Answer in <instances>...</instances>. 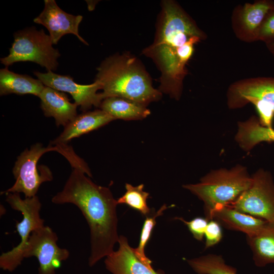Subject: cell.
<instances>
[{"instance_id":"cell-1","label":"cell","mask_w":274,"mask_h":274,"mask_svg":"<svg viewBox=\"0 0 274 274\" xmlns=\"http://www.w3.org/2000/svg\"><path fill=\"white\" fill-rule=\"evenodd\" d=\"M51 201L55 204L75 205L86 220L90 230V267L114 251L119 237L118 203L109 188L95 184L83 170L73 168L62 190Z\"/></svg>"},{"instance_id":"cell-2","label":"cell","mask_w":274,"mask_h":274,"mask_svg":"<svg viewBox=\"0 0 274 274\" xmlns=\"http://www.w3.org/2000/svg\"><path fill=\"white\" fill-rule=\"evenodd\" d=\"M194 36L202 40L207 38L177 2L162 1L154 41L143 53L154 61L161 73L159 90L176 100L181 97L183 80L188 73L181 67L178 53Z\"/></svg>"},{"instance_id":"cell-3","label":"cell","mask_w":274,"mask_h":274,"mask_svg":"<svg viewBox=\"0 0 274 274\" xmlns=\"http://www.w3.org/2000/svg\"><path fill=\"white\" fill-rule=\"evenodd\" d=\"M96 70L94 81L102 90L100 93L102 100L119 97L147 106L161 97L162 92L153 87L149 74L132 55L124 53L110 56Z\"/></svg>"},{"instance_id":"cell-4","label":"cell","mask_w":274,"mask_h":274,"mask_svg":"<svg viewBox=\"0 0 274 274\" xmlns=\"http://www.w3.org/2000/svg\"><path fill=\"white\" fill-rule=\"evenodd\" d=\"M252 182V176L247 168L238 164L229 169L212 170L198 183L184 185L183 187L203 201L207 217L212 211L235 201Z\"/></svg>"},{"instance_id":"cell-5","label":"cell","mask_w":274,"mask_h":274,"mask_svg":"<svg viewBox=\"0 0 274 274\" xmlns=\"http://www.w3.org/2000/svg\"><path fill=\"white\" fill-rule=\"evenodd\" d=\"M226 99L230 109H240L252 104L258 112L261 125L273 128L274 77H258L237 80L228 87Z\"/></svg>"},{"instance_id":"cell-6","label":"cell","mask_w":274,"mask_h":274,"mask_svg":"<svg viewBox=\"0 0 274 274\" xmlns=\"http://www.w3.org/2000/svg\"><path fill=\"white\" fill-rule=\"evenodd\" d=\"M14 37L9 54L1 59L6 67L17 62L31 61L45 67L48 72L56 70L60 54L52 47L50 36L44 30L28 27L16 32Z\"/></svg>"},{"instance_id":"cell-7","label":"cell","mask_w":274,"mask_h":274,"mask_svg":"<svg viewBox=\"0 0 274 274\" xmlns=\"http://www.w3.org/2000/svg\"><path fill=\"white\" fill-rule=\"evenodd\" d=\"M5 194L8 203L13 210L20 212L23 216L22 220L16 224L17 231L21 238L20 242L12 250L3 253L0 256L1 268L12 272L24 259V251L31 233L44 226V220L40 216L42 204L37 195L22 199L18 193Z\"/></svg>"},{"instance_id":"cell-8","label":"cell","mask_w":274,"mask_h":274,"mask_svg":"<svg viewBox=\"0 0 274 274\" xmlns=\"http://www.w3.org/2000/svg\"><path fill=\"white\" fill-rule=\"evenodd\" d=\"M45 147L40 143L26 148L17 157L13 168L15 179L14 184L2 192L22 193L25 198L36 196L41 184L53 180V175L49 167L45 165L38 166L41 157L51 151H57V147L49 144Z\"/></svg>"},{"instance_id":"cell-9","label":"cell","mask_w":274,"mask_h":274,"mask_svg":"<svg viewBox=\"0 0 274 274\" xmlns=\"http://www.w3.org/2000/svg\"><path fill=\"white\" fill-rule=\"evenodd\" d=\"M252 177L251 186L228 207L270 222H274V182L272 175L260 168Z\"/></svg>"},{"instance_id":"cell-10","label":"cell","mask_w":274,"mask_h":274,"mask_svg":"<svg viewBox=\"0 0 274 274\" xmlns=\"http://www.w3.org/2000/svg\"><path fill=\"white\" fill-rule=\"evenodd\" d=\"M58 239L57 234L48 226L44 225L31 233L23 256L37 258L38 274H56L61 262L69 257V251L57 245Z\"/></svg>"},{"instance_id":"cell-11","label":"cell","mask_w":274,"mask_h":274,"mask_svg":"<svg viewBox=\"0 0 274 274\" xmlns=\"http://www.w3.org/2000/svg\"><path fill=\"white\" fill-rule=\"evenodd\" d=\"M273 7L272 0H257L235 6L231 16V27L235 37L246 43L257 41L260 28Z\"/></svg>"},{"instance_id":"cell-12","label":"cell","mask_w":274,"mask_h":274,"mask_svg":"<svg viewBox=\"0 0 274 274\" xmlns=\"http://www.w3.org/2000/svg\"><path fill=\"white\" fill-rule=\"evenodd\" d=\"M33 74L47 87L63 92L70 93L80 110L86 112L92 107L99 108L102 99L100 93V86L96 82L82 85L74 81L70 76L61 75L49 71L42 73L35 71Z\"/></svg>"},{"instance_id":"cell-13","label":"cell","mask_w":274,"mask_h":274,"mask_svg":"<svg viewBox=\"0 0 274 274\" xmlns=\"http://www.w3.org/2000/svg\"><path fill=\"white\" fill-rule=\"evenodd\" d=\"M44 3L43 11L33 19V21L43 25L48 29L53 44H56L63 36L72 33L77 36L82 43L88 45L79 33L82 16L64 12L54 0H45Z\"/></svg>"},{"instance_id":"cell-14","label":"cell","mask_w":274,"mask_h":274,"mask_svg":"<svg viewBox=\"0 0 274 274\" xmlns=\"http://www.w3.org/2000/svg\"><path fill=\"white\" fill-rule=\"evenodd\" d=\"M119 248L106 257V268L113 274H164L156 271L140 260L134 253L127 238L120 235Z\"/></svg>"},{"instance_id":"cell-15","label":"cell","mask_w":274,"mask_h":274,"mask_svg":"<svg viewBox=\"0 0 274 274\" xmlns=\"http://www.w3.org/2000/svg\"><path fill=\"white\" fill-rule=\"evenodd\" d=\"M206 218L209 221L216 220L228 229L242 232L246 236H252L259 233L268 222L228 206L221 207L212 211Z\"/></svg>"},{"instance_id":"cell-16","label":"cell","mask_w":274,"mask_h":274,"mask_svg":"<svg viewBox=\"0 0 274 274\" xmlns=\"http://www.w3.org/2000/svg\"><path fill=\"white\" fill-rule=\"evenodd\" d=\"M39 97L44 115L53 117L57 126L65 127L78 115V105L71 102L63 92L45 86Z\"/></svg>"},{"instance_id":"cell-17","label":"cell","mask_w":274,"mask_h":274,"mask_svg":"<svg viewBox=\"0 0 274 274\" xmlns=\"http://www.w3.org/2000/svg\"><path fill=\"white\" fill-rule=\"evenodd\" d=\"M115 119L101 109L86 111L78 115L67 124L62 132L50 144H66L73 139L97 129Z\"/></svg>"},{"instance_id":"cell-18","label":"cell","mask_w":274,"mask_h":274,"mask_svg":"<svg viewBox=\"0 0 274 274\" xmlns=\"http://www.w3.org/2000/svg\"><path fill=\"white\" fill-rule=\"evenodd\" d=\"M234 138L242 150L249 151L261 142H274V128L262 126L258 117L253 115L238 122Z\"/></svg>"},{"instance_id":"cell-19","label":"cell","mask_w":274,"mask_h":274,"mask_svg":"<svg viewBox=\"0 0 274 274\" xmlns=\"http://www.w3.org/2000/svg\"><path fill=\"white\" fill-rule=\"evenodd\" d=\"M45 86L38 79L14 73L7 67L0 70V95L15 93L32 94L39 97Z\"/></svg>"},{"instance_id":"cell-20","label":"cell","mask_w":274,"mask_h":274,"mask_svg":"<svg viewBox=\"0 0 274 274\" xmlns=\"http://www.w3.org/2000/svg\"><path fill=\"white\" fill-rule=\"evenodd\" d=\"M246 238L256 266L274 264V222H268L259 233Z\"/></svg>"},{"instance_id":"cell-21","label":"cell","mask_w":274,"mask_h":274,"mask_svg":"<svg viewBox=\"0 0 274 274\" xmlns=\"http://www.w3.org/2000/svg\"><path fill=\"white\" fill-rule=\"evenodd\" d=\"M100 109L116 119L124 120H142L148 116L151 112L146 106L126 98L110 97L101 101Z\"/></svg>"},{"instance_id":"cell-22","label":"cell","mask_w":274,"mask_h":274,"mask_svg":"<svg viewBox=\"0 0 274 274\" xmlns=\"http://www.w3.org/2000/svg\"><path fill=\"white\" fill-rule=\"evenodd\" d=\"M187 262L197 274H237L235 268L226 264L220 255L209 254L188 259Z\"/></svg>"},{"instance_id":"cell-23","label":"cell","mask_w":274,"mask_h":274,"mask_svg":"<svg viewBox=\"0 0 274 274\" xmlns=\"http://www.w3.org/2000/svg\"><path fill=\"white\" fill-rule=\"evenodd\" d=\"M144 185L133 186L130 184H125L126 192L117 200L118 204H126L129 207L139 212L144 216L151 213L147 204L149 193L143 190Z\"/></svg>"},{"instance_id":"cell-24","label":"cell","mask_w":274,"mask_h":274,"mask_svg":"<svg viewBox=\"0 0 274 274\" xmlns=\"http://www.w3.org/2000/svg\"><path fill=\"white\" fill-rule=\"evenodd\" d=\"M167 208L168 207L164 204L156 212L153 211V213L147 216L143 225L139 246L136 248H133L134 253L137 257L149 266H152V261L146 256L145 248L156 224V218L162 215L163 211Z\"/></svg>"},{"instance_id":"cell-25","label":"cell","mask_w":274,"mask_h":274,"mask_svg":"<svg viewBox=\"0 0 274 274\" xmlns=\"http://www.w3.org/2000/svg\"><path fill=\"white\" fill-rule=\"evenodd\" d=\"M274 43V7L267 14L258 32L257 41Z\"/></svg>"},{"instance_id":"cell-26","label":"cell","mask_w":274,"mask_h":274,"mask_svg":"<svg viewBox=\"0 0 274 274\" xmlns=\"http://www.w3.org/2000/svg\"><path fill=\"white\" fill-rule=\"evenodd\" d=\"M223 237L221 225L214 220H210L205 232V249H208L218 244Z\"/></svg>"},{"instance_id":"cell-27","label":"cell","mask_w":274,"mask_h":274,"mask_svg":"<svg viewBox=\"0 0 274 274\" xmlns=\"http://www.w3.org/2000/svg\"><path fill=\"white\" fill-rule=\"evenodd\" d=\"M177 219L187 225L194 238L199 241L203 239L205 230L209 221L206 218L196 217L189 221H186L182 218L177 217Z\"/></svg>"},{"instance_id":"cell-28","label":"cell","mask_w":274,"mask_h":274,"mask_svg":"<svg viewBox=\"0 0 274 274\" xmlns=\"http://www.w3.org/2000/svg\"><path fill=\"white\" fill-rule=\"evenodd\" d=\"M266 47L269 52L272 54L274 57V43L266 44Z\"/></svg>"}]
</instances>
